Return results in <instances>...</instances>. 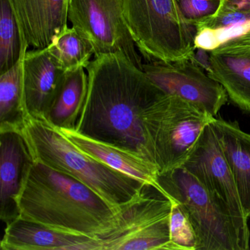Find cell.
Here are the masks:
<instances>
[{"label":"cell","instance_id":"6da1fadb","mask_svg":"<svg viewBox=\"0 0 250 250\" xmlns=\"http://www.w3.org/2000/svg\"><path fill=\"white\" fill-rule=\"evenodd\" d=\"M86 70L87 96L76 131L135 153L158 167L149 118L165 92L122 52L95 57Z\"/></svg>","mask_w":250,"mask_h":250},{"label":"cell","instance_id":"5b68a950","mask_svg":"<svg viewBox=\"0 0 250 250\" xmlns=\"http://www.w3.org/2000/svg\"><path fill=\"white\" fill-rule=\"evenodd\" d=\"M161 194L181 204L193 225L197 250H241L229 216L185 168L159 173Z\"/></svg>","mask_w":250,"mask_h":250},{"label":"cell","instance_id":"603a6c76","mask_svg":"<svg viewBox=\"0 0 250 250\" xmlns=\"http://www.w3.org/2000/svg\"><path fill=\"white\" fill-rule=\"evenodd\" d=\"M186 21L197 27L214 17L220 9L222 0H175Z\"/></svg>","mask_w":250,"mask_h":250},{"label":"cell","instance_id":"cb8c5ba5","mask_svg":"<svg viewBox=\"0 0 250 250\" xmlns=\"http://www.w3.org/2000/svg\"><path fill=\"white\" fill-rule=\"evenodd\" d=\"M250 23V14L238 11H219L211 18L206 20L197 26L200 28L226 29L238 27Z\"/></svg>","mask_w":250,"mask_h":250},{"label":"cell","instance_id":"d4e9b609","mask_svg":"<svg viewBox=\"0 0 250 250\" xmlns=\"http://www.w3.org/2000/svg\"><path fill=\"white\" fill-rule=\"evenodd\" d=\"M192 55L196 62L208 74H210L211 72L210 51L206 50L202 48H195Z\"/></svg>","mask_w":250,"mask_h":250},{"label":"cell","instance_id":"3957f363","mask_svg":"<svg viewBox=\"0 0 250 250\" xmlns=\"http://www.w3.org/2000/svg\"><path fill=\"white\" fill-rule=\"evenodd\" d=\"M21 133L33 160L76 178L120 211L147 186L83 153L47 121L27 117Z\"/></svg>","mask_w":250,"mask_h":250},{"label":"cell","instance_id":"ac0fdd59","mask_svg":"<svg viewBox=\"0 0 250 250\" xmlns=\"http://www.w3.org/2000/svg\"><path fill=\"white\" fill-rule=\"evenodd\" d=\"M84 69L80 68L67 71L49 112L46 121L59 129L76 128L88 87V76Z\"/></svg>","mask_w":250,"mask_h":250},{"label":"cell","instance_id":"44dd1931","mask_svg":"<svg viewBox=\"0 0 250 250\" xmlns=\"http://www.w3.org/2000/svg\"><path fill=\"white\" fill-rule=\"evenodd\" d=\"M47 49L65 71L87 68L92 55H95L90 42L83 37L74 27H67L54 39Z\"/></svg>","mask_w":250,"mask_h":250},{"label":"cell","instance_id":"ffe728a7","mask_svg":"<svg viewBox=\"0 0 250 250\" xmlns=\"http://www.w3.org/2000/svg\"><path fill=\"white\" fill-rule=\"evenodd\" d=\"M0 74L12 68L29 47L12 0H0Z\"/></svg>","mask_w":250,"mask_h":250},{"label":"cell","instance_id":"7a4b0ae2","mask_svg":"<svg viewBox=\"0 0 250 250\" xmlns=\"http://www.w3.org/2000/svg\"><path fill=\"white\" fill-rule=\"evenodd\" d=\"M17 203L22 219L96 239L110 235L121 219V211L90 187L34 160L27 167Z\"/></svg>","mask_w":250,"mask_h":250},{"label":"cell","instance_id":"4fadbf2b","mask_svg":"<svg viewBox=\"0 0 250 250\" xmlns=\"http://www.w3.org/2000/svg\"><path fill=\"white\" fill-rule=\"evenodd\" d=\"M29 46L47 48L68 24L69 0H12Z\"/></svg>","mask_w":250,"mask_h":250},{"label":"cell","instance_id":"9c48e42d","mask_svg":"<svg viewBox=\"0 0 250 250\" xmlns=\"http://www.w3.org/2000/svg\"><path fill=\"white\" fill-rule=\"evenodd\" d=\"M192 54L171 62H146L143 71L167 94L178 96L216 117L226 104L228 94L221 84L196 62Z\"/></svg>","mask_w":250,"mask_h":250},{"label":"cell","instance_id":"7402d4cb","mask_svg":"<svg viewBox=\"0 0 250 250\" xmlns=\"http://www.w3.org/2000/svg\"><path fill=\"white\" fill-rule=\"evenodd\" d=\"M171 200L169 235L172 250H197V238L193 225L181 204Z\"/></svg>","mask_w":250,"mask_h":250},{"label":"cell","instance_id":"8fae6325","mask_svg":"<svg viewBox=\"0 0 250 250\" xmlns=\"http://www.w3.org/2000/svg\"><path fill=\"white\" fill-rule=\"evenodd\" d=\"M33 161L21 131H0V218L6 225L20 217L17 197Z\"/></svg>","mask_w":250,"mask_h":250},{"label":"cell","instance_id":"ba28073f","mask_svg":"<svg viewBox=\"0 0 250 250\" xmlns=\"http://www.w3.org/2000/svg\"><path fill=\"white\" fill-rule=\"evenodd\" d=\"M68 18L90 42L95 57L122 52L143 70L141 57L124 20V0H69Z\"/></svg>","mask_w":250,"mask_h":250},{"label":"cell","instance_id":"e0dca14e","mask_svg":"<svg viewBox=\"0 0 250 250\" xmlns=\"http://www.w3.org/2000/svg\"><path fill=\"white\" fill-rule=\"evenodd\" d=\"M211 125L232 172L244 211L250 219V134L242 131L235 121L215 118Z\"/></svg>","mask_w":250,"mask_h":250},{"label":"cell","instance_id":"2e32d148","mask_svg":"<svg viewBox=\"0 0 250 250\" xmlns=\"http://www.w3.org/2000/svg\"><path fill=\"white\" fill-rule=\"evenodd\" d=\"M60 130L83 153L100 161L112 169L151 186L161 193L157 182L159 170L156 165L135 153L90 138L80 134L75 129Z\"/></svg>","mask_w":250,"mask_h":250},{"label":"cell","instance_id":"7c38bea8","mask_svg":"<svg viewBox=\"0 0 250 250\" xmlns=\"http://www.w3.org/2000/svg\"><path fill=\"white\" fill-rule=\"evenodd\" d=\"M2 250H99L100 239L59 232L18 217L6 225Z\"/></svg>","mask_w":250,"mask_h":250},{"label":"cell","instance_id":"52a82bcc","mask_svg":"<svg viewBox=\"0 0 250 250\" xmlns=\"http://www.w3.org/2000/svg\"><path fill=\"white\" fill-rule=\"evenodd\" d=\"M208 191L229 216L241 250L250 248L249 218L246 215L236 184L211 125H206L192 152L183 165Z\"/></svg>","mask_w":250,"mask_h":250},{"label":"cell","instance_id":"30bf717a","mask_svg":"<svg viewBox=\"0 0 250 250\" xmlns=\"http://www.w3.org/2000/svg\"><path fill=\"white\" fill-rule=\"evenodd\" d=\"M66 72L47 48L27 51L23 61V104L27 117L47 120Z\"/></svg>","mask_w":250,"mask_h":250},{"label":"cell","instance_id":"d6986e66","mask_svg":"<svg viewBox=\"0 0 250 250\" xmlns=\"http://www.w3.org/2000/svg\"><path fill=\"white\" fill-rule=\"evenodd\" d=\"M23 51L14 66L0 74V131H21L27 118L23 104Z\"/></svg>","mask_w":250,"mask_h":250},{"label":"cell","instance_id":"277c9868","mask_svg":"<svg viewBox=\"0 0 250 250\" xmlns=\"http://www.w3.org/2000/svg\"><path fill=\"white\" fill-rule=\"evenodd\" d=\"M124 16L146 62L178 61L195 49L197 27L186 21L175 0H124Z\"/></svg>","mask_w":250,"mask_h":250},{"label":"cell","instance_id":"5bb4252c","mask_svg":"<svg viewBox=\"0 0 250 250\" xmlns=\"http://www.w3.org/2000/svg\"><path fill=\"white\" fill-rule=\"evenodd\" d=\"M208 74L224 87L240 110L250 114V49L232 39L210 51Z\"/></svg>","mask_w":250,"mask_h":250},{"label":"cell","instance_id":"4316f807","mask_svg":"<svg viewBox=\"0 0 250 250\" xmlns=\"http://www.w3.org/2000/svg\"><path fill=\"white\" fill-rule=\"evenodd\" d=\"M232 40L250 49V30L247 33H244V34L241 35L238 37L235 38Z\"/></svg>","mask_w":250,"mask_h":250},{"label":"cell","instance_id":"9a60e30c","mask_svg":"<svg viewBox=\"0 0 250 250\" xmlns=\"http://www.w3.org/2000/svg\"><path fill=\"white\" fill-rule=\"evenodd\" d=\"M145 187L138 197L121 208L118 228L100 239L99 250H120L124 243L149 227L170 217L172 200L161 194L148 195Z\"/></svg>","mask_w":250,"mask_h":250},{"label":"cell","instance_id":"484cf974","mask_svg":"<svg viewBox=\"0 0 250 250\" xmlns=\"http://www.w3.org/2000/svg\"><path fill=\"white\" fill-rule=\"evenodd\" d=\"M219 11H238L250 14V0H222Z\"/></svg>","mask_w":250,"mask_h":250},{"label":"cell","instance_id":"8992f818","mask_svg":"<svg viewBox=\"0 0 250 250\" xmlns=\"http://www.w3.org/2000/svg\"><path fill=\"white\" fill-rule=\"evenodd\" d=\"M215 118L178 96H161L149 118L159 173L181 167Z\"/></svg>","mask_w":250,"mask_h":250}]
</instances>
